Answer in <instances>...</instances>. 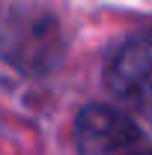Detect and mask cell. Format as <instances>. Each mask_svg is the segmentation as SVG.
Segmentation results:
<instances>
[{"label":"cell","instance_id":"cell-2","mask_svg":"<svg viewBox=\"0 0 152 155\" xmlns=\"http://www.w3.org/2000/svg\"><path fill=\"white\" fill-rule=\"evenodd\" d=\"M78 155H137L149 146L125 114L107 104H87L75 122Z\"/></svg>","mask_w":152,"mask_h":155},{"label":"cell","instance_id":"cell-4","mask_svg":"<svg viewBox=\"0 0 152 155\" xmlns=\"http://www.w3.org/2000/svg\"><path fill=\"white\" fill-rule=\"evenodd\" d=\"M137 155H152V146H146V149H143V152H137Z\"/></svg>","mask_w":152,"mask_h":155},{"label":"cell","instance_id":"cell-3","mask_svg":"<svg viewBox=\"0 0 152 155\" xmlns=\"http://www.w3.org/2000/svg\"><path fill=\"white\" fill-rule=\"evenodd\" d=\"M104 78L114 96L152 114V33L128 39L114 54Z\"/></svg>","mask_w":152,"mask_h":155},{"label":"cell","instance_id":"cell-1","mask_svg":"<svg viewBox=\"0 0 152 155\" xmlns=\"http://www.w3.org/2000/svg\"><path fill=\"white\" fill-rule=\"evenodd\" d=\"M0 54L24 72H45L60 57V27L51 15L6 9L0 24Z\"/></svg>","mask_w":152,"mask_h":155}]
</instances>
